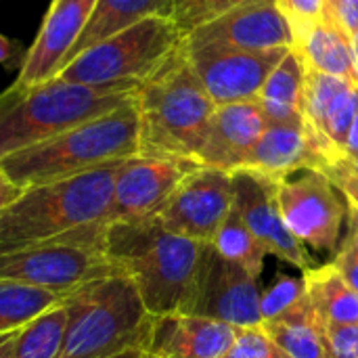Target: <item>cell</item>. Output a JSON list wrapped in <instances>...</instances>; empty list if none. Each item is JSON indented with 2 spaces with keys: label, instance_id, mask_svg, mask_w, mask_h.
Here are the masks:
<instances>
[{
  "label": "cell",
  "instance_id": "1",
  "mask_svg": "<svg viewBox=\"0 0 358 358\" xmlns=\"http://www.w3.org/2000/svg\"><path fill=\"white\" fill-rule=\"evenodd\" d=\"M201 245V241L168 231L155 216L136 222H109L105 235L107 258L130 277L153 317L185 310Z\"/></svg>",
  "mask_w": 358,
  "mask_h": 358
},
{
  "label": "cell",
  "instance_id": "2",
  "mask_svg": "<svg viewBox=\"0 0 358 358\" xmlns=\"http://www.w3.org/2000/svg\"><path fill=\"white\" fill-rule=\"evenodd\" d=\"M120 162L23 189L0 212V256L76 229L109 224Z\"/></svg>",
  "mask_w": 358,
  "mask_h": 358
},
{
  "label": "cell",
  "instance_id": "3",
  "mask_svg": "<svg viewBox=\"0 0 358 358\" xmlns=\"http://www.w3.org/2000/svg\"><path fill=\"white\" fill-rule=\"evenodd\" d=\"M134 105L138 153L197 162L216 103L191 67L182 44L141 82L134 90Z\"/></svg>",
  "mask_w": 358,
  "mask_h": 358
},
{
  "label": "cell",
  "instance_id": "4",
  "mask_svg": "<svg viewBox=\"0 0 358 358\" xmlns=\"http://www.w3.org/2000/svg\"><path fill=\"white\" fill-rule=\"evenodd\" d=\"M138 88V86H136ZM134 86H88L50 78L0 94V159L132 101Z\"/></svg>",
  "mask_w": 358,
  "mask_h": 358
},
{
  "label": "cell",
  "instance_id": "5",
  "mask_svg": "<svg viewBox=\"0 0 358 358\" xmlns=\"http://www.w3.org/2000/svg\"><path fill=\"white\" fill-rule=\"evenodd\" d=\"M138 149V111L132 96L101 117L2 157L0 168L15 185L27 189L132 157Z\"/></svg>",
  "mask_w": 358,
  "mask_h": 358
},
{
  "label": "cell",
  "instance_id": "6",
  "mask_svg": "<svg viewBox=\"0 0 358 358\" xmlns=\"http://www.w3.org/2000/svg\"><path fill=\"white\" fill-rule=\"evenodd\" d=\"M67 310L65 348L61 358H107L145 348L153 315L124 273L96 277L63 296Z\"/></svg>",
  "mask_w": 358,
  "mask_h": 358
},
{
  "label": "cell",
  "instance_id": "7",
  "mask_svg": "<svg viewBox=\"0 0 358 358\" xmlns=\"http://www.w3.org/2000/svg\"><path fill=\"white\" fill-rule=\"evenodd\" d=\"M185 36L170 17H149L73 57L59 80L88 86H141Z\"/></svg>",
  "mask_w": 358,
  "mask_h": 358
},
{
  "label": "cell",
  "instance_id": "8",
  "mask_svg": "<svg viewBox=\"0 0 358 358\" xmlns=\"http://www.w3.org/2000/svg\"><path fill=\"white\" fill-rule=\"evenodd\" d=\"M105 235L107 224H92L2 254L0 277L65 296L117 271L107 258Z\"/></svg>",
  "mask_w": 358,
  "mask_h": 358
},
{
  "label": "cell",
  "instance_id": "9",
  "mask_svg": "<svg viewBox=\"0 0 358 358\" xmlns=\"http://www.w3.org/2000/svg\"><path fill=\"white\" fill-rule=\"evenodd\" d=\"M277 199L287 229L304 248L336 256L342 243L348 201L325 172L304 168L281 178Z\"/></svg>",
  "mask_w": 358,
  "mask_h": 358
},
{
  "label": "cell",
  "instance_id": "10",
  "mask_svg": "<svg viewBox=\"0 0 358 358\" xmlns=\"http://www.w3.org/2000/svg\"><path fill=\"white\" fill-rule=\"evenodd\" d=\"M260 294L258 277L222 258L212 243H203L182 313L216 319L233 327H254L262 325Z\"/></svg>",
  "mask_w": 358,
  "mask_h": 358
},
{
  "label": "cell",
  "instance_id": "11",
  "mask_svg": "<svg viewBox=\"0 0 358 358\" xmlns=\"http://www.w3.org/2000/svg\"><path fill=\"white\" fill-rule=\"evenodd\" d=\"M187 59L208 90L210 99L220 105L256 101L271 71L292 48L273 50H233L220 46L187 44L182 40Z\"/></svg>",
  "mask_w": 358,
  "mask_h": 358
},
{
  "label": "cell",
  "instance_id": "12",
  "mask_svg": "<svg viewBox=\"0 0 358 358\" xmlns=\"http://www.w3.org/2000/svg\"><path fill=\"white\" fill-rule=\"evenodd\" d=\"M231 172L199 166L187 174L157 212V220L172 233L210 243L233 208Z\"/></svg>",
  "mask_w": 358,
  "mask_h": 358
},
{
  "label": "cell",
  "instance_id": "13",
  "mask_svg": "<svg viewBox=\"0 0 358 358\" xmlns=\"http://www.w3.org/2000/svg\"><path fill=\"white\" fill-rule=\"evenodd\" d=\"M201 164L180 157L136 153L120 164L109 222H136L157 216L180 180Z\"/></svg>",
  "mask_w": 358,
  "mask_h": 358
},
{
  "label": "cell",
  "instance_id": "14",
  "mask_svg": "<svg viewBox=\"0 0 358 358\" xmlns=\"http://www.w3.org/2000/svg\"><path fill=\"white\" fill-rule=\"evenodd\" d=\"M231 176L235 195L233 203L266 252L289 262L302 273L310 271L315 264L308 250L292 235L283 220L277 199L279 180L250 168H239L231 172Z\"/></svg>",
  "mask_w": 358,
  "mask_h": 358
},
{
  "label": "cell",
  "instance_id": "15",
  "mask_svg": "<svg viewBox=\"0 0 358 358\" xmlns=\"http://www.w3.org/2000/svg\"><path fill=\"white\" fill-rule=\"evenodd\" d=\"M185 42L252 52L296 46L294 34L275 0H245L185 36Z\"/></svg>",
  "mask_w": 358,
  "mask_h": 358
},
{
  "label": "cell",
  "instance_id": "16",
  "mask_svg": "<svg viewBox=\"0 0 358 358\" xmlns=\"http://www.w3.org/2000/svg\"><path fill=\"white\" fill-rule=\"evenodd\" d=\"M96 0H52L38 36L25 52L15 80L17 86L46 82L65 67L80 34L84 31Z\"/></svg>",
  "mask_w": 358,
  "mask_h": 358
},
{
  "label": "cell",
  "instance_id": "17",
  "mask_svg": "<svg viewBox=\"0 0 358 358\" xmlns=\"http://www.w3.org/2000/svg\"><path fill=\"white\" fill-rule=\"evenodd\" d=\"M266 126L268 124L258 101L216 107L197 162L224 172L243 168Z\"/></svg>",
  "mask_w": 358,
  "mask_h": 358
},
{
  "label": "cell",
  "instance_id": "18",
  "mask_svg": "<svg viewBox=\"0 0 358 358\" xmlns=\"http://www.w3.org/2000/svg\"><path fill=\"white\" fill-rule=\"evenodd\" d=\"M235 340V327L199 315L153 317L147 352L153 358H222Z\"/></svg>",
  "mask_w": 358,
  "mask_h": 358
},
{
  "label": "cell",
  "instance_id": "19",
  "mask_svg": "<svg viewBox=\"0 0 358 358\" xmlns=\"http://www.w3.org/2000/svg\"><path fill=\"white\" fill-rule=\"evenodd\" d=\"M243 168L281 180L304 168H315L323 172L325 164L313 147L304 126L268 124L264 134L248 155Z\"/></svg>",
  "mask_w": 358,
  "mask_h": 358
},
{
  "label": "cell",
  "instance_id": "20",
  "mask_svg": "<svg viewBox=\"0 0 358 358\" xmlns=\"http://www.w3.org/2000/svg\"><path fill=\"white\" fill-rule=\"evenodd\" d=\"M149 17H170L172 0H96L90 19L80 34L67 63L94 44L141 23ZM65 63V65H67Z\"/></svg>",
  "mask_w": 358,
  "mask_h": 358
},
{
  "label": "cell",
  "instance_id": "21",
  "mask_svg": "<svg viewBox=\"0 0 358 358\" xmlns=\"http://www.w3.org/2000/svg\"><path fill=\"white\" fill-rule=\"evenodd\" d=\"M262 329L292 358H329L325 323L306 294L285 313L262 321Z\"/></svg>",
  "mask_w": 358,
  "mask_h": 358
},
{
  "label": "cell",
  "instance_id": "22",
  "mask_svg": "<svg viewBox=\"0 0 358 358\" xmlns=\"http://www.w3.org/2000/svg\"><path fill=\"white\" fill-rule=\"evenodd\" d=\"M302 94H304V61L298 50H289L281 63L266 78L258 103L266 117V124L279 126H304L302 120Z\"/></svg>",
  "mask_w": 358,
  "mask_h": 358
},
{
  "label": "cell",
  "instance_id": "23",
  "mask_svg": "<svg viewBox=\"0 0 358 358\" xmlns=\"http://www.w3.org/2000/svg\"><path fill=\"white\" fill-rule=\"evenodd\" d=\"M294 50H298L306 67L358 84L352 36L336 21L323 17V21Z\"/></svg>",
  "mask_w": 358,
  "mask_h": 358
},
{
  "label": "cell",
  "instance_id": "24",
  "mask_svg": "<svg viewBox=\"0 0 358 358\" xmlns=\"http://www.w3.org/2000/svg\"><path fill=\"white\" fill-rule=\"evenodd\" d=\"M304 294L325 325L358 323V292H355L340 271L329 262L304 273Z\"/></svg>",
  "mask_w": 358,
  "mask_h": 358
},
{
  "label": "cell",
  "instance_id": "25",
  "mask_svg": "<svg viewBox=\"0 0 358 358\" xmlns=\"http://www.w3.org/2000/svg\"><path fill=\"white\" fill-rule=\"evenodd\" d=\"M67 310L63 300L15 334V358H61L65 348Z\"/></svg>",
  "mask_w": 358,
  "mask_h": 358
},
{
  "label": "cell",
  "instance_id": "26",
  "mask_svg": "<svg viewBox=\"0 0 358 358\" xmlns=\"http://www.w3.org/2000/svg\"><path fill=\"white\" fill-rule=\"evenodd\" d=\"M61 300L55 292L0 277V336L21 329Z\"/></svg>",
  "mask_w": 358,
  "mask_h": 358
},
{
  "label": "cell",
  "instance_id": "27",
  "mask_svg": "<svg viewBox=\"0 0 358 358\" xmlns=\"http://www.w3.org/2000/svg\"><path fill=\"white\" fill-rule=\"evenodd\" d=\"M210 243L214 245V250L222 258H227V260L243 266L245 271H250L254 277L260 279V275L264 271V260H266L268 252L256 239V235L252 233V229L245 224V220L239 214V210L235 208V203H233L229 216L224 218V222L220 224L218 233L214 235V239Z\"/></svg>",
  "mask_w": 358,
  "mask_h": 358
},
{
  "label": "cell",
  "instance_id": "28",
  "mask_svg": "<svg viewBox=\"0 0 358 358\" xmlns=\"http://www.w3.org/2000/svg\"><path fill=\"white\" fill-rule=\"evenodd\" d=\"M245 0H172V21L182 36L218 19Z\"/></svg>",
  "mask_w": 358,
  "mask_h": 358
},
{
  "label": "cell",
  "instance_id": "29",
  "mask_svg": "<svg viewBox=\"0 0 358 358\" xmlns=\"http://www.w3.org/2000/svg\"><path fill=\"white\" fill-rule=\"evenodd\" d=\"M222 358H292L279 344H275L262 325L235 327V340Z\"/></svg>",
  "mask_w": 358,
  "mask_h": 358
},
{
  "label": "cell",
  "instance_id": "30",
  "mask_svg": "<svg viewBox=\"0 0 358 358\" xmlns=\"http://www.w3.org/2000/svg\"><path fill=\"white\" fill-rule=\"evenodd\" d=\"M275 2L294 34L296 46H300L325 17V0H275Z\"/></svg>",
  "mask_w": 358,
  "mask_h": 358
},
{
  "label": "cell",
  "instance_id": "31",
  "mask_svg": "<svg viewBox=\"0 0 358 358\" xmlns=\"http://www.w3.org/2000/svg\"><path fill=\"white\" fill-rule=\"evenodd\" d=\"M304 296V281L292 275H279L268 289L260 294V313L262 321L273 319L287 308H292Z\"/></svg>",
  "mask_w": 358,
  "mask_h": 358
},
{
  "label": "cell",
  "instance_id": "32",
  "mask_svg": "<svg viewBox=\"0 0 358 358\" xmlns=\"http://www.w3.org/2000/svg\"><path fill=\"white\" fill-rule=\"evenodd\" d=\"M329 358H358V323L325 325Z\"/></svg>",
  "mask_w": 358,
  "mask_h": 358
},
{
  "label": "cell",
  "instance_id": "33",
  "mask_svg": "<svg viewBox=\"0 0 358 358\" xmlns=\"http://www.w3.org/2000/svg\"><path fill=\"white\" fill-rule=\"evenodd\" d=\"M325 17L336 21L350 36L358 34V0H325Z\"/></svg>",
  "mask_w": 358,
  "mask_h": 358
},
{
  "label": "cell",
  "instance_id": "34",
  "mask_svg": "<svg viewBox=\"0 0 358 358\" xmlns=\"http://www.w3.org/2000/svg\"><path fill=\"white\" fill-rule=\"evenodd\" d=\"M331 264L340 271V275L348 281V285L358 292V245L342 241Z\"/></svg>",
  "mask_w": 358,
  "mask_h": 358
},
{
  "label": "cell",
  "instance_id": "35",
  "mask_svg": "<svg viewBox=\"0 0 358 358\" xmlns=\"http://www.w3.org/2000/svg\"><path fill=\"white\" fill-rule=\"evenodd\" d=\"M334 182H336V187L344 193V197L348 199V203L350 206H355L358 210V174L357 172H352L344 162H340V164H336L334 168H329L327 172H325Z\"/></svg>",
  "mask_w": 358,
  "mask_h": 358
},
{
  "label": "cell",
  "instance_id": "36",
  "mask_svg": "<svg viewBox=\"0 0 358 358\" xmlns=\"http://www.w3.org/2000/svg\"><path fill=\"white\" fill-rule=\"evenodd\" d=\"M21 193H23V189H21L19 185H15V182L4 174V170L0 168V212L6 210Z\"/></svg>",
  "mask_w": 358,
  "mask_h": 358
},
{
  "label": "cell",
  "instance_id": "37",
  "mask_svg": "<svg viewBox=\"0 0 358 358\" xmlns=\"http://www.w3.org/2000/svg\"><path fill=\"white\" fill-rule=\"evenodd\" d=\"M355 157H358V113L350 126L348 141H346V159H355Z\"/></svg>",
  "mask_w": 358,
  "mask_h": 358
},
{
  "label": "cell",
  "instance_id": "38",
  "mask_svg": "<svg viewBox=\"0 0 358 358\" xmlns=\"http://www.w3.org/2000/svg\"><path fill=\"white\" fill-rule=\"evenodd\" d=\"M15 334L0 336V358H15Z\"/></svg>",
  "mask_w": 358,
  "mask_h": 358
},
{
  "label": "cell",
  "instance_id": "39",
  "mask_svg": "<svg viewBox=\"0 0 358 358\" xmlns=\"http://www.w3.org/2000/svg\"><path fill=\"white\" fill-rule=\"evenodd\" d=\"M13 55H15V46H13V42H10L6 36H2V34H0V63L10 61V59H13Z\"/></svg>",
  "mask_w": 358,
  "mask_h": 358
},
{
  "label": "cell",
  "instance_id": "40",
  "mask_svg": "<svg viewBox=\"0 0 358 358\" xmlns=\"http://www.w3.org/2000/svg\"><path fill=\"white\" fill-rule=\"evenodd\" d=\"M107 358H153L145 348H130V350H124V352H117L113 357Z\"/></svg>",
  "mask_w": 358,
  "mask_h": 358
},
{
  "label": "cell",
  "instance_id": "41",
  "mask_svg": "<svg viewBox=\"0 0 358 358\" xmlns=\"http://www.w3.org/2000/svg\"><path fill=\"white\" fill-rule=\"evenodd\" d=\"M344 164H346L352 172H357L358 174V157H355V159H344Z\"/></svg>",
  "mask_w": 358,
  "mask_h": 358
},
{
  "label": "cell",
  "instance_id": "42",
  "mask_svg": "<svg viewBox=\"0 0 358 358\" xmlns=\"http://www.w3.org/2000/svg\"><path fill=\"white\" fill-rule=\"evenodd\" d=\"M352 46H355V61H357V69H358V34L352 36Z\"/></svg>",
  "mask_w": 358,
  "mask_h": 358
}]
</instances>
